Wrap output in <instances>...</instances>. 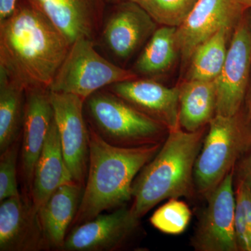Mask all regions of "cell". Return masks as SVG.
Returning <instances> with one entry per match:
<instances>
[{"label":"cell","instance_id":"cell-3","mask_svg":"<svg viewBox=\"0 0 251 251\" xmlns=\"http://www.w3.org/2000/svg\"><path fill=\"white\" fill-rule=\"evenodd\" d=\"M204 128L170 130L161 149L142 168L132 185V211L138 218L165 200L191 198L196 191L194 168L204 138Z\"/></svg>","mask_w":251,"mask_h":251},{"label":"cell","instance_id":"cell-13","mask_svg":"<svg viewBox=\"0 0 251 251\" xmlns=\"http://www.w3.org/2000/svg\"><path fill=\"white\" fill-rule=\"evenodd\" d=\"M245 12L234 0H198L176 27V44L182 60L188 62L196 48L222 28L234 29Z\"/></svg>","mask_w":251,"mask_h":251},{"label":"cell","instance_id":"cell-8","mask_svg":"<svg viewBox=\"0 0 251 251\" xmlns=\"http://www.w3.org/2000/svg\"><path fill=\"white\" fill-rule=\"evenodd\" d=\"M251 75V27L244 14L234 28L224 67L214 80L216 115L232 117L240 112Z\"/></svg>","mask_w":251,"mask_h":251},{"label":"cell","instance_id":"cell-15","mask_svg":"<svg viewBox=\"0 0 251 251\" xmlns=\"http://www.w3.org/2000/svg\"><path fill=\"white\" fill-rule=\"evenodd\" d=\"M135 108L173 130L179 126V87H166L151 79L117 82L107 87Z\"/></svg>","mask_w":251,"mask_h":251},{"label":"cell","instance_id":"cell-14","mask_svg":"<svg viewBox=\"0 0 251 251\" xmlns=\"http://www.w3.org/2000/svg\"><path fill=\"white\" fill-rule=\"evenodd\" d=\"M49 250L36 210L24 193L0 202V251Z\"/></svg>","mask_w":251,"mask_h":251},{"label":"cell","instance_id":"cell-12","mask_svg":"<svg viewBox=\"0 0 251 251\" xmlns=\"http://www.w3.org/2000/svg\"><path fill=\"white\" fill-rule=\"evenodd\" d=\"M54 120L49 89L26 90L18 173L24 186L23 193L29 197L36 164Z\"/></svg>","mask_w":251,"mask_h":251},{"label":"cell","instance_id":"cell-28","mask_svg":"<svg viewBox=\"0 0 251 251\" xmlns=\"http://www.w3.org/2000/svg\"><path fill=\"white\" fill-rule=\"evenodd\" d=\"M19 1L20 0H0V23L14 14Z\"/></svg>","mask_w":251,"mask_h":251},{"label":"cell","instance_id":"cell-21","mask_svg":"<svg viewBox=\"0 0 251 251\" xmlns=\"http://www.w3.org/2000/svg\"><path fill=\"white\" fill-rule=\"evenodd\" d=\"M176 29L168 26L157 28L135 63L133 72L137 75L153 77L171 69L179 53Z\"/></svg>","mask_w":251,"mask_h":251},{"label":"cell","instance_id":"cell-5","mask_svg":"<svg viewBox=\"0 0 251 251\" xmlns=\"http://www.w3.org/2000/svg\"><path fill=\"white\" fill-rule=\"evenodd\" d=\"M194 168L196 191L209 196L251 148V130L239 112L216 115L209 122Z\"/></svg>","mask_w":251,"mask_h":251},{"label":"cell","instance_id":"cell-18","mask_svg":"<svg viewBox=\"0 0 251 251\" xmlns=\"http://www.w3.org/2000/svg\"><path fill=\"white\" fill-rule=\"evenodd\" d=\"M73 181L63 155L58 129L54 120L34 169L29 197L36 210L61 186Z\"/></svg>","mask_w":251,"mask_h":251},{"label":"cell","instance_id":"cell-19","mask_svg":"<svg viewBox=\"0 0 251 251\" xmlns=\"http://www.w3.org/2000/svg\"><path fill=\"white\" fill-rule=\"evenodd\" d=\"M179 87V126L183 130L202 129L216 115L214 81L186 80Z\"/></svg>","mask_w":251,"mask_h":251},{"label":"cell","instance_id":"cell-1","mask_svg":"<svg viewBox=\"0 0 251 251\" xmlns=\"http://www.w3.org/2000/svg\"><path fill=\"white\" fill-rule=\"evenodd\" d=\"M72 44L28 0L0 23V69L30 89H49Z\"/></svg>","mask_w":251,"mask_h":251},{"label":"cell","instance_id":"cell-9","mask_svg":"<svg viewBox=\"0 0 251 251\" xmlns=\"http://www.w3.org/2000/svg\"><path fill=\"white\" fill-rule=\"evenodd\" d=\"M234 171L206 198L191 244L198 251H239L234 231Z\"/></svg>","mask_w":251,"mask_h":251},{"label":"cell","instance_id":"cell-31","mask_svg":"<svg viewBox=\"0 0 251 251\" xmlns=\"http://www.w3.org/2000/svg\"><path fill=\"white\" fill-rule=\"evenodd\" d=\"M130 1L133 2L138 3V4L141 2L142 0H105L106 3H111V4H116V3L121 2V1Z\"/></svg>","mask_w":251,"mask_h":251},{"label":"cell","instance_id":"cell-23","mask_svg":"<svg viewBox=\"0 0 251 251\" xmlns=\"http://www.w3.org/2000/svg\"><path fill=\"white\" fill-rule=\"evenodd\" d=\"M198 0H142L143 8L157 24L178 27L184 23Z\"/></svg>","mask_w":251,"mask_h":251},{"label":"cell","instance_id":"cell-6","mask_svg":"<svg viewBox=\"0 0 251 251\" xmlns=\"http://www.w3.org/2000/svg\"><path fill=\"white\" fill-rule=\"evenodd\" d=\"M136 78L138 75L133 71L120 67L100 55L93 40L79 37L71 46L49 90L74 94L85 101L104 87Z\"/></svg>","mask_w":251,"mask_h":251},{"label":"cell","instance_id":"cell-7","mask_svg":"<svg viewBox=\"0 0 251 251\" xmlns=\"http://www.w3.org/2000/svg\"><path fill=\"white\" fill-rule=\"evenodd\" d=\"M64 159L73 179L85 186L90 161V133L85 100L72 94L50 91Z\"/></svg>","mask_w":251,"mask_h":251},{"label":"cell","instance_id":"cell-2","mask_svg":"<svg viewBox=\"0 0 251 251\" xmlns=\"http://www.w3.org/2000/svg\"><path fill=\"white\" fill-rule=\"evenodd\" d=\"M90 161L85 189L73 227L132 199V185L139 172L156 156L161 143L135 148L110 145L88 125Z\"/></svg>","mask_w":251,"mask_h":251},{"label":"cell","instance_id":"cell-26","mask_svg":"<svg viewBox=\"0 0 251 251\" xmlns=\"http://www.w3.org/2000/svg\"><path fill=\"white\" fill-rule=\"evenodd\" d=\"M236 202L242 206L248 227L251 232V191L242 181L237 180Z\"/></svg>","mask_w":251,"mask_h":251},{"label":"cell","instance_id":"cell-20","mask_svg":"<svg viewBox=\"0 0 251 251\" xmlns=\"http://www.w3.org/2000/svg\"><path fill=\"white\" fill-rule=\"evenodd\" d=\"M26 90L0 69V153L21 139Z\"/></svg>","mask_w":251,"mask_h":251},{"label":"cell","instance_id":"cell-25","mask_svg":"<svg viewBox=\"0 0 251 251\" xmlns=\"http://www.w3.org/2000/svg\"><path fill=\"white\" fill-rule=\"evenodd\" d=\"M21 139L0 153V202L21 194L18 186Z\"/></svg>","mask_w":251,"mask_h":251},{"label":"cell","instance_id":"cell-4","mask_svg":"<svg viewBox=\"0 0 251 251\" xmlns=\"http://www.w3.org/2000/svg\"><path fill=\"white\" fill-rule=\"evenodd\" d=\"M84 110L91 128L115 146L135 148L163 143L169 132L161 122L107 90L88 97Z\"/></svg>","mask_w":251,"mask_h":251},{"label":"cell","instance_id":"cell-17","mask_svg":"<svg viewBox=\"0 0 251 251\" xmlns=\"http://www.w3.org/2000/svg\"><path fill=\"white\" fill-rule=\"evenodd\" d=\"M84 189L85 186L74 181L62 185L38 209L49 250H62L68 229L80 207Z\"/></svg>","mask_w":251,"mask_h":251},{"label":"cell","instance_id":"cell-24","mask_svg":"<svg viewBox=\"0 0 251 251\" xmlns=\"http://www.w3.org/2000/svg\"><path fill=\"white\" fill-rule=\"evenodd\" d=\"M191 216L192 213L186 203L172 198L153 213L150 221L160 232L176 235L184 232Z\"/></svg>","mask_w":251,"mask_h":251},{"label":"cell","instance_id":"cell-30","mask_svg":"<svg viewBox=\"0 0 251 251\" xmlns=\"http://www.w3.org/2000/svg\"><path fill=\"white\" fill-rule=\"evenodd\" d=\"M234 1L240 6L244 11L251 9V0H234Z\"/></svg>","mask_w":251,"mask_h":251},{"label":"cell","instance_id":"cell-29","mask_svg":"<svg viewBox=\"0 0 251 251\" xmlns=\"http://www.w3.org/2000/svg\"><path fill=\"white\" fill-rule=\"evenodd\" d=\"M243 118L251 130V75L250 82L248 87L247 94L244 99L242 110H240Z\"/></svg>","mask_w":251,"mask_h":251},{"label":"cell","instance_id":"cell-10","mask_svg":"<svg viewBox=\"0 0 251 251\" xmlns=\"http://www.w3.org/2000/svg\"><path fill=\"white\" fill-rule=\"evenodd\" d=\"M113 4L110 14H105L99 36L112 56L128 59L152 36L157 23L138 3L125 1Z\"/></svg>","mask_w":251,"mask_h":251},{"label":"cell","instance_id":"cell-32","mask_svg":"<svg viewBox=\"0 0 251 251\" xmlns=\"http://www.w3.org/2000/svg\"><path fill=\"white\" fill-rule=\"evenodd\" d=\"M245 16L251 27V9L247 10V11H246Z\"/></svg>","mask_w":251,"mask_h":251},{"label":"cell","instance_id":"cell-11","mask_svg":"<svg viewBox=\"0 0 251 251\" xmlns=\"http://www.w3.org/2000/svg\"><path fill=\"white\" fill-rule=\"evenodd\" d=\"M140 218L125 205L108 214L96 216L73 227L68 234L64 251H115L120 250L138 230Z\"/></svg>","mask_w":251,"mask_h":251},{"label":"cell","instance_id":"cell-27","mask_svg":"<svg viewBox=\"0 0 251 251\" xmlns=\"http://www.w3.org/2000/svg\"><path fill=\"white\" fill-rule=\"evenodd\" d=\"M237 180L251 191V148L237 163Z\"/></svg>","mask_w":251,"mask_h":251},{"label":"cell","instance_id":"cell-16","mask_svg":"<svg viewBox=\"0 0 251 251\" xmlns=\"http://www.w3.org/2000/svg\"><path fill=\"white\" fill-rule=\"evenodd\" d=\"M73 44L77 38L94 41L105 17V0H28Z\"/></svg>","mask_w":251,"mask_h":251},{"label":"cell","instance_id":"cell-22","mask_svg":"<svg viewBox=\"0 0 251 251\" xmlns=\"http://www.w3.org/2000/svg\"><path fill=\"white\" fill-rule=\"evenodd\" d=\"M234 29L222 28L196 48L188 61L187 80L214 81L219 77L228 50L227 38Z\"/></svg>","mask_w":251,"mask_h":251}]
</instances>
